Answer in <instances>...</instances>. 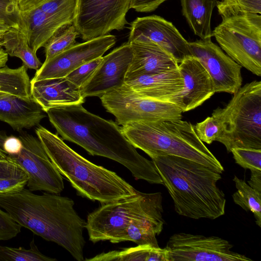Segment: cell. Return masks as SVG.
Returning a JSON list of instances; mask_svg holds the SVG:
<instances>
[{
  "label": "cell",
  "instance_id": "1",
  "mask_svg": "<svg viewBox=\"0 0 261 261\" xmlns=\"http://www.w3.org/2000/svg\"><path fill=\"white\" fill-rule=\"evenodd\" d=\"M45 113L62 139L80 146L91 155L122 164L136 179L163 185L153 161L138 153L115 122L90 113L82 104L53 108Z\"/></svg>",
  "mask_w": 261,
  "mask_h": 261
},
{
  "label": "cell",
  "instance_id": "2",
  "mask_svg": "<svg viewBox=\"0 0 261 261\" xmlns=\"http://www.w3.org/2000/svg\"><path fill=\"white\" fill-rule=\"evenodd\" d=\"M74 205L72 199L58 194L37 195L25 188L0 195V208L21 227L61 246L76 260L83 261L86 221Z\"/></svg>",
  "mask_w": 261,
  "mask_h": 261
},
{
  "label": "cell",
  "instance_id": "3",
  "mask_svg": "<svg viewBox=\"0 0 261 261\" xmlns=\"http://www.w3.org/2000/svg\"><path fill=\"white\" fill-rule=\"evenodd\" d=\"M179 215L194 219L218 218L225 214L226 198L217 182V171L174 155L151 159Z\"/></svg>",
  "mask_w": 261,
  "mask_h": 261
},
{
  "label": "cell",
  "instance_id": "4",
  "mask_svg": "<svg viewBox=\"0 0 261 261\" xmlns=\"http://www.w3.org/2000/svg\"><path fill=\"white\" fill-rule=\"evenodd\" d=\"M35 133L57 169L81 196L103 204L137 193L138 191L116 173L86 159L57 135L41 125Z\"/></svg>",
  "mask_w": 261,
  "mask_h": 261
},
{
  "label": "cell",
  "instance_id": "5",
  "mask_svg": "<svg viewBox=\"0 0 261 261\" xmlns=\"http://www.w3.org/2000/svg\"><path fill=\"white\" fill-rule=\"evenodd\" d=\"M130 143L151 159L174 155L199 163L222 173L224 167L197 137L190 122L179 120L133 122L122 125Z\"/></svg>",
  "mask_w": 261,
  "mask_h": 261
},
{
  "label": "cell",
  "instance_id": "6",
  "mask_svg": "<svg viewBox=\"0 0 261 261\" xmlns=\"http://www.w3.org/2000/svg\"><path fill=\"white\" fill-rule=\"evenodd\" d=\"M233 94L226 106L213 111L221 126L217 141L228 152L236 148L261 149V82L247 83Z\"/></svg>",
  "mask_w": 261,
  "mask_h": 261
},
{
  "label": "cell",
  "instance_id": "7",
  "mask_svg": "<svg viewBox=\"0 0 261 261\" xmlns=\"http://www.w3.org/2000/svg\"><path fill=\"white\" fill-rule=\"evenodd\" d=\"M221 49L236 63L261 76V15L241 13L223 18L212 31Z\"/></svg>",
  "mask_w": 261,
  "mask_h": 261
},
{
  "label": "cell",
  "instance_id": "8",
  "mask_svg": "<svg viewBox=\"0 0 261 261\" xmlns=\"http://www.w3.org/2000/svg\"><path fill=\"white\" fill-rule=\"evenodd\" d=\"M160 193L138 191L134 196L101 204L87 216L85 228L89 240L94 243L102 241L113 243L125 241L126 230L131 222Z\"/></svg>",
  "mask_w": 261,
  "mask_h": 261
},
{
  "label": "cell",
  "instance_id": "9",
  "mask_svg": "<svg viewBox=\"0 0 261 261\" xmlns=\"http://www.w3.org/2000/svg\"><path fill=\"white\" fill-rule=\"evenodd\" d=\"M99 98L107 111L121 125L133 122L181 119L182 111L177 105L142 97L124 83Z\"/></svg>",
  "mask_w": 261,
  "mask_h": 261
},
{
  "label": "cell",
  "instance_id": "10",
  "mask_svg": "<svg viewBox=\"0 0 261 261\" xmlns=\"http://www.w3.org/2000/svg\"><path fill=\"white\" fill-rule=\"evenodd\" d=\"M132 0H76L73 24L87 41L123 30Z\"/></svg>",
  "mask_w": 261,
  "mask_h": 261
},
{
  "label": "cell",
  "instance_id": "11",
  "mask_svg": "<svg viewBox=\"0 0 261 261\" xmlns=\"http://www.w3.org/2000/svg\"><path fill=\"white\" fill-rule=\"evenodd\" d=\"M19 138L23 145L21 151L8 156L26 173L29 190L61 193L64 188L62 175L50 161L38 138L25 133H21Z\"/></svg>",
  "mask_w": 261,
  "mask_h": 261
},
{
  "label": "cell",
  "instance_id": "12",
  "mask_svg": "<svg viewBox=\"0 0 261 261\" xmlns=\"http://www.w3.org/2000/svg\"><path fill=\"white\" fill-rule=\"evenodd\" d=\"M233 245L216 236L179 232L172 235L166 247L169 261H252L231 250Z\"/></svg>",
  "mask_w": 261,
  "mask_h": 261
},
{
  "label": "cell",
  "instance_id": "13",
  "mask_svg": "<svg viewBox=\"0 0 261 261\" xmlns=\"http://www.w3.org/2000/svg\"><path fill=\"white\" fill-rule=\"evenodd\" d=\"M150 41L156 44L176 61L194 56L189 42L173 23L164 18L152 15L137 17L131 23L128 42Z\"/></svg>",
  "mask_w": 261,
  "mask_h": 261
},
{
  "label": "cell",
  "instance_id": "14",
  "mask_svg": "<svg viewBox=\"0 0 261 261\" xmlns=\"http://www.w3.org/2000/svg\"><path fill=\"white\" fill-rule=\"evenodd\" d=\"M116 42V38L114 35L107 34L76 43L67 50L44 62L31 80L65 77L82 65L102 57Z\"/></svg>",
  "mask_w": 261,
  "mask_h": 261
},
{
  "label": "cell",
  "instance_id": "15",
  "mask_svg": "<svg viewBox=\"0 0 261 261\" xmlns=\"http://www.w3.org/2000/svg\"><path fill=\"white\" fill-rule=\"evenodd\" d=\"M193 55L209 73L215 92L234 94L241 87L242 66L222 49L213 43L211 38L189 42Z\"/></svg>",
  "mask_w": 261,
  "mask_h": 261
},
{
  "label": "cell",
  "instance_id": "16",
  "mask_svg": "<svg viewBox=\"0 0 261 261\" xmlns=\"http://www.w3.org/2000/svg\"><path fill=\"white\" fill-rule=\"evenodd\" d=\"M75 7V5H70L43 10L37 8L21 11L23 32L35 53L44 47L49 39L60 30L73 24Z\"/></svg>",
  "mask_w": 261,
  "mask_h": 261
},
{
  "label": "cell",
  "instance_id": "17",
  "mask_svg": "<svg viewBox=\"0 0 261 261\" xmlns=\"http://www.w3.org/2000/svg\"><path fill=\"white\" fill-rule=\"evenodd\" d=\"M133 58L127 41L102 57V60L91 77L80 89L85 98L100 97L109 91L123 85Z\"/></svg>",
  "mask_w": 261,
  "mask_h": 261
},
{
  "label": "cell",
  "instance_id": "18",
  "mask_svg": "<svg viewBox=\"0 0 261 261\" xmlns=\"http://www.w3.org/2000/svg\"><path fill=\"white\" fill-rule=\"evenodd\" d=\"M124 84L142 97L174 103L180 108L184 82L178 68L142 75L126 81Z\"/></svg>",
  "mask_w": 261,
  "mask_h": 261
},
{
  "label": "cell",
  "instance_id": "19",
  "mask_svg": "<svg viewBox=\"0 0 261 261\" xmlns=\"http://www.w3.org/2000/svg\"><path fill=\"white\" fill-rule=\"evenodd\" d=\"M184 82L180 108L182 112L201 105L215 93L212 80L195 57H188L178 65Z\"/></svg>",
  "mask_w": 261,
  "mask_h": 261
},
{
  "label": "cell",
  "instance_id": "20",
  "mask_svg": "<svg viewBox=\"0 0 261 261\" xmlns=\"http://www.w3.org/2000/svg\"><path fill=\"white\" fill-rule=\"evenodd\" d=\"M133 58L125 81L147 74H157L178 68L174 59L156 44L150 41L129 42Z\"/></svg>",
  "mask_w": 261,
  "mask_h": 261
},
{
  "label": "cell",
  "instance_id": "21",
  "mask_svg": "<svg viewBox=\"0 0 261 261\" xmlns=\"http://www.w3.org/2000/svg\"><path fill=\"white\" fill-rule=\"evenodd\" d=\"M30 90L32 98L45 112L53 108L85 102L80 88L65 77L31 80Z\"/></svg>",
  "mask_w": 261,
  "mask_h": 261
},
{
  "label": "cell",
  "instance_id": "22",
  "mask_svg": "<svg viewBox=\"0 0 261 261\" xmlns=\"http://www.w3.org/2000/svg\"><path fill=\"white\" fill-rule=\"evenodd\" d=\"M46 113L32 98L23 99L13 95L0 94V121L14 130L21 131L39 126Z\"/></svg>",
  "mask_w": 261,
  "mask_h": 261
},
{
  "label": "cell",
  "instance_id": "23",
  "mask_svg": "<svg viewBox=\"0 0 261 261\" xmlns=\"http://www.w3.org/2000/svg\"><path fill=\"white\" fill-rule=\"evenodd\" d=\"M182 13L194 33L201 39L213 36L211 21L217 0H180Z\"/></svg>",
  "mask_w": 261,
  "mask_h": 261
},
{
  "label": "cell",
  "instance_id": "24",
  "mask_svg": "<svg viewBox=\"0 0 261 261\" xmlns=\"http://www.w3.org/2000/svg\"><path fill=\"white\" fill-rule=\"evenodd\" d=\"M86 261H169V251L164 248L149 244L138 245L137 246L113 250L99 254Z\"/></svg>",
  "mask_w": 261,
  "mask_h": 261
},
{
  "label": "cell",
  "instance_id": "25",
  "mask_svg": "<svg viewBox=\"0 0 261 261\" xmlns=\"http://www.w3.org/2000/svg\"><path fill=\"white\" fill-rule=\"evenodd\" d=\"M1 42L8 56L21 59L26 68L37 70L42 65L30 46L26 35L20 30L11 28Z\"/></svg>",
  "mask_w": 261,
  "mask_h": 261
},
{
  "label": "cell",
  "instance_id": "26",
  "mask_svg": "<svg viewBox=\"0 0 261 261\" xmlns=\"http://www.w3.org/2000/svg\"><path fill=\"white\" fill-rule=\"evenodd\" d=\"M30 89L31 81L23 65L14 69L6 65L0 67V94L30 99Z\"/></svg>",
  "mask_w": 261,
  "mask_h": 261
},
{
  "label": "cell",
  "instance_id": "27",
  "mask_svg": "<svg viewBox=\"0 0 261 261\" xmlns=\"http://www.w3.org/2000/svg\"><path fill=\"white\" fill-rule=\"evenodd\" d=\"M233 181L237 189L232 195L234 202L245 211L251 212L256 224L261 227V193L236 175L234 176Z\"/></svg>",
  "mask_w": 261,
  "mask_h": 261
},
{
  "label": "cell",
  "instance_id": "28",
  "mask_svg": "<svg viewBox=\"0 0 261 261\" xmlns=\"http://www.w3.org/2000/svg\"><path fill=\"white\" fill-rule=\"evenodd\" d=\"M80 35L73 24L68 25L57 32L47 41L45 53L46 62L70 48L76 44V39Z\"/></svg>",
  "mask_w": 261,
  "mask_h": 261
},
{
  "label": "cell",
  "instance_id": "29",
  "mask_svg": "<svg viewBox=\"0 0 261 261\" xmlns=\"http://www.w3.org/2000/svg\"><path fill=\"white\" fill-rule=\"evenodd\" d=\"M56 259L42 254L35 245L34 239L28 249L0 245V261H55Z\"/></svg>",
  "mask_w": 261,
  "mask_h": 261
},
{
  "label": "cell",
  "instance_id": "30",
  "mask_svg": "<svg viewBox=\"0 0 261 261\" xmlns=\"http://www.w3.org/2000/svg\"><path fill=\"white\" fill-rule=\"evenodd\" d=\"M222 18L241 13L261 14V0H222L217 6Z\"/></svg>",
  "mask_w": 261,
  "mask_h": 261
},
{
  "label": "cell",
  "instance_id": "31",
  "mask_svg": "<svg viewBox=\"0 0 261 261\" xmlns=\"http://www.w3.org/2000/svg\"><path fill=\"white\" fill-rule=\"evenodd\" d=\"M194 128L197 137L202 142L210 144L214 141H217L220 135L221 122L218 116L213 113L212 116L197 123Z\"/></svg>",
  "mask_w": 261,
  "mask_h": 261
},
{
  "label": "cell",
  "instance_id": "32",
  "mask_svg": "<svg viewBox=\"0 0 261 261\" xmlns=\"http://www.w3.org/2000/svg\"><path fill=\"white\" fill-rule=\"evenodd\" d=\"M231 152L235 162L241 167L252 171H261V149L236 148Z\"/></svg>",
  "mask_w": 261,
  "mask_h": 261
},
{
  "label": "cell",
  "instance_id": "33",
  "mask_svg": "<svg viewBox=\"0 0 261 261\" xmlns=\"http://www.w3.org/2000/svg\"><path fill=\"white\" fill-rule=\"evenodd\" d=\"M0 19L12 28L23 32V22L18 4L10 0H0Z\"/></svg>",
  "mask_w": 261,
  "mask_h": 261
},
{
  "label": "cell",
  "instance_id": "34",
  "mask_svg": "<svg viewBox=\"0 0 261 261\" xmlns=\"http://www.w3.org/2000/svg\"><path fill=\"white\" fill-rule=\"evenodd\" d=\"M102 60V57L88 62L69 73L65 77L80 88L91 77Z\"/></svg>",
  "mask_w": 261,
  "mask_h": 261
},
{
  "label": "cell",
  "instance_id": "35",
  "mask_svg": "<svg viewBox=\"0 0 261 261\" xmlns=\"http://www.w3.org/2000/svg\"><path fill=\"white\" fill-rule=\"evenodd\" d=\"M21 226L6 211L0 208V241H6L17 236Z\"/></svg>",
  "mask_w": 261,
  "mask_h": 261
},
{
  "label": "cell",
  "instance_id": "36",
  "mask_svg": "<svg viewBox=\"0 0 261 261\" xmlns=\"http://www.w3.org/2000/svg\"><path fill=\"white\" fill-rule=\"evenodd\" d=\"M28 177L24 171L7 156L0 159V178H22Z\"/></svg>",
  "mask_w": 261,
  "mask_h": 261
},
{
  "label": "cell",
  "instance_id": "37",
  "mask_svg": "<svg viewBox=\"0 0 261 261\" xmlns=\"http://www.w3.org/2000/svg\"><path fill=\"white\" fill-rule=\"evenodd\" d=\"M28 177L22 178H0V195L20 191L27 185Z\"/></svg>",
  "mask_w": 261,
  "mask_h": 261
},
{
  "label": "cell",
  "instance_id": "38",
  "mask_svg": "<svg viewBox=\"0 0 261 261\" xmlns=\"http://www.w3.org/2000/svg\"><path fill=\"white\" fill-rule=\"evenodd\" d=\"M167 0H132L130 8L138 12H150Z\"/></svg>",
  "mask_w": 261,
  "mask_h": 261
},
{
  "label": "cell",
  "instance_id": "39",
  "mask_svg": "<svg viewBox=\"0 0 261 261\" xmlns=\"http://www.w3.org/2000/svg\"><path fill=\"white\" fill-rule=\"evenodd\" d=\"M22 143L19 137H6L3 143V149L7 155L17 154L21 151Z\"/></svg>",
  "mask_w": 261,
  "mask_h": 261
},
{
  "label": "cell",
  "instance_id": "40",
  "mask_svg": "<svg viewBox=\"0 0 261 261\" xmlns=\"http://www.w3.org/2000/svg\"><path fill=\"white\" fill-rule=\"evenodd\" d=\"M50 0H17L21 11H25L39 7Z\"/></svg>",
  "mask_w": 261,
  "mask_h": 261
},
{
  "label": "cell",
  "instance_id": "41",
  "mask_svg": "<svg viewBox=\"0 0 261 261\" xmlns=\"http://www.w3.org/2000/svg\"><path fill=\"white\" fill-rule=\"evenodd\" d=\"M247 184L254 189L261 193V171H251V177Z\"/></svg>",
  "mask_w": 261,
  "mask_h": 261
},
{
  "label": "cell",
  "instance_id": "42",
  "mask_svg": "<svg viewBox=\"0 0 261 261\" xmlns=\"http://www.w3.org/2000/svg\"><path fill=\"white\" fill-rule=\"evenodd\" d=\"M8 60V55L3 47L0 41V67L5 66Z\"/></svg>",
  "mask_w": 261,
  "mask_h": 261
},
{
  "label": "cell",
  "instance_id": "43",
  "mask_svg": "<svg viewBox=\"0 0 261 261\" xmlns=\"http://www.w3.org/2000/svg\"><path fill=\"white\" fill-rule=\"evenodd\" d=\"M12 28L7 24L4 21L0 19V41L4 35Z\"/></svg>",
  "mask_w": 261,
  "mask_h": 261
},
{
  "label": "cell",
  "instance_id": "44",
  "mask_svg": "<svg viewBox=\"0 0 261 261\" xmlns=\"http://www.w3.org/2000/svg\"><path fill=\"white\" fill-rule=\"evenodd\" d=\"M8 155L0 147V159H4L7 158Z\"/></svg>",
  "mask_w": 261,
  "mask_h": 261
},
{
  "label": "cell",
  "instance_id": "45",
  "mask_svg": "<svg viewBox=\"0 0 261 261\" xmlns=\"http://www.w3.org/2000/svg\"><path fill=\"white\" fill-rule=\"evenodd\" d=\"M11 2L14 3V4H17V0H10Z\"/></svg>",
  "mask_w": 261,
  "mask_h": 261
}]
</instances>
